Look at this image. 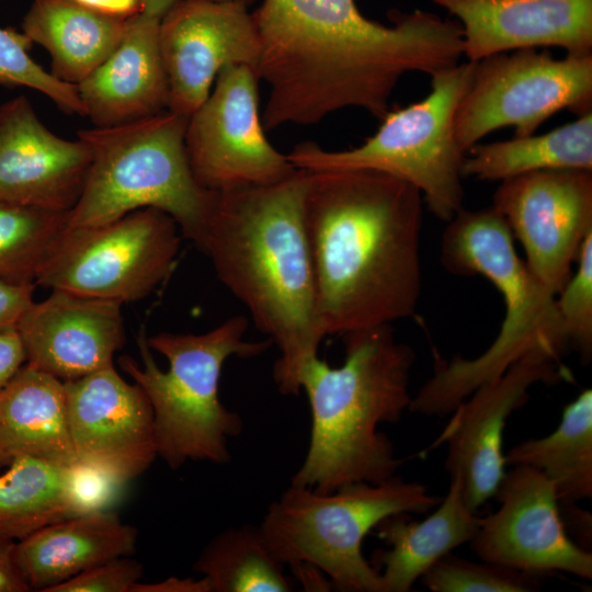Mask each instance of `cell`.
<instances>
[{
    "label": "cell",
    "mask_w": 592,
    "mask_h": 592,
    "mask_svg": "<svg viewBox=\"0 0 592 592\" xmlns=\"http://www.w3.org/2000/svg\"><path fill=\"white\" fill-rule=\"evenodd\" d=\"M15 542L0 536V592L30 591L14 560Z\"/></svg>",
    "instance_id": "39"
},
{
    "label": "cell",
    "mask_w": 592,
    "mask_h": 592,
    "mask_svg": "<svg viewBox=\"0 0 592 592\" xmlns=\"http://www.w3.org/2000/svg\"><path fill=\"white\" fill-rule=\"evenodd\" d=\"M133 478L114 463L78 457L67 466L66 496L71 516L111 511Z\"/></svg>",
    "instance_id": "33"
},
{
    "label": "cell",
    "mask_w": 592,
    "mask_h": 592,
    "mask_svg": "<svg viewBox=\"0 0 592 592\" xmlns=\"http://www.w3.org/2000/svg\"><path fill=\"white\" fill-rule=\"evenodd\" d=\"M244 316H234L201 334L160 332L137 344L143 365L130 356L119 365L145 391L153 412L157 454L177 469L189 460L225 465L229 441L243 430L241 417L219 399V379L231 356L252 358L271 340L248 341Z\"/></svg>",
    "instance_id": "6"
},
{
    "label": "cell",
    "mask_w": 592,
    "mask_h": 592,
    "mask_svg": "<svg viewBox=\"0 0 592 592\" xmlns=\"http://www.w3.org/2000/svg\"><path fill=\"white\" fill-rule=\"evenodd\" d=\"M440 259L451 273L489 280L503 297L505 316L499 334L479 356L436 357L433 375L411 397L409 411L445 417L527 354L544 352L560 360L570 351L556 295L520 259L510 228L492 206L462 208L448 220Z\"/></svg>",
    "instance_id": "5"
},
{
    "label": "cell",
    "mask_w": 592,
    "mask_h": 592,
    "mask_svg": "<svg viewBox=\"0 0 592 592\" xmlns=\"http://www.w3.org/2000/svg\"><path fill=\"white\" fill-rule=\"evenodd\" d=\"M67 214L0 202V280L35 283Z\"/></svg>",
    "instance_id": "30"
},
{
    "label": "cell",
    "mask_w": 592,
    "mask_h": 592,
    "mask_svg": "<svg viewBox=\"0 0 592 592\" xmlns=\"http://www.w3.org/2000/svg\"><path fill=\"white\" fill-rule=\"evenodd\" d=\"M92 162L89 146L53 134L21 95L0 106V202L67 213Z\"/></svg>",
    "instance_id": "17"
},
{
    "label": "cell",
    "mask_w": 592,
    "mask_h": 592,
    "mask_svg": "<svg viewBox=\"0 0 592 592\" xmlns=\"http://www.w3.org/2000/svg\"><path fill=\"white\" fill-rule=\"evenodd\" d=\"M592 112V55L554 58L548 52L520 49L475 62L470 84L454 117V132L467 151L497 129L514 137L533 135L551 115Z\"/></svg>",
    "instance_id": "11"
},
{
    "label": "cell",
    "mask_w": 592,
    "mask_h": 592,
    "mask_svg": "<svg viewBox=\"0 0 592 592\" xmlns=\"http://www.w3.org/2000/svg\"><path fill=\"white\" fill-rule=\"evenodd\" d=\"M208 1H217V2H242L244 4H248L252 0H208Z\"/></svg>",
    "instance_id": "43"
},
{
    "label": "cell",
    "mask_w": 592,
    "mask_h": 592,
    "mask_svg": "<svg viewBox=\"0 0 592 592\" xmlns=\"http://www.w3.org/2000/svg\"><path fill=\"white\" fill-rule=\"evenodd\" d=\"M422 213L421 193L388 174L310 171L305 220L326 337L414 315Z\"/></svg>",
    "instance_id": "2"
},
{
    "label": "cell",
    "mask_w": 592,
    "mask_h": 592,
    "mask_svg": "<svg viewBox=\"0 0 592 592\" xmlns=\"http://www.w3.org/2000/svg\"><path fill=\"white\" fill-rule=\"evenodd\" d=\"M159 24L143 13L129 18L117 47L77 84L86 115L96 127L132 123L168 109Z\"/></svg>",
    "instance_id": "21"
},
{
    "label": "cell",
    "mask_w": 592,
    "mask_h": 592,
    "mask_svg": "<svg viewBox=\"0 0 592 592\" xmlns=\"http://www.w3.org/2000/svg\"><path fill=\"white\" fill-rule=\"evenodd\" d=\"M181 238L175 220L153 207L101 225H66L35 284L121 304L139 300L170 275Z\"/></svg>",
    "instance_id": "10"
},
{
    "label": "cell",
    "mask_w": 592,
    "mask_h": 592,
    "mask_svg": "<svg viewBox=\"0 0 592 592\" xmlns=\"http://www.w3.org/2000/svg\"><path fill=\"white\" fill-rule=\"evenodd\" d=\"M505 465H527L554 485L559 503L592 498V390L584 389L562 411L550 434L512 447Z\"/></svg>",
    "instance_id": "27"
},
{
    "label": "cell",
    "mask_w": 592,
    "mask_h": 592,
    "mask_svg": "<svg viewBox=\"0 0 592 592\" xmlns=\"http://www.w3.org/2000/svg\"><path fill=\"white\" fill-rule=\"evenodd\" d=\"M492 207L521 242L530 271L557 296L592 232V171L544 170L501 181Z\"/></svg>",
    "instance_id": "13"
},
{
    "label": "cell",
    "mask_w": 592,
    "mask_h": 592,
    "mask_svg": "<svg viewBox=\"0 0 592 592\" xmlns=\"http://www.w3.org/2000/svg\"><path fill=\"white\" fill-rule=\"evenodd\" d=\"M64 386L78 457L114 463L132 478L152 464L158 456L153 412L140 386L128 384L113 365Z\"/></svg>",
    "instance_id": "19"
},
{
    "label": "cell",
    "mask_w": 592,
    "mask_h": 592,
    "mask_svg": "<svg viewBox=\"0 0 592 592\" xmlns=\"http://www.w3.org/2000/svg\"><path fill=\"white\" fill-rule=\"evenodd\" d=\"M137 530L112 511L67 517L15 542L14 560L30 591L55 587L135 551Z\"/></svg>",
    "instance_id": "22"
},
{
    "label": "cell",
    "mask_w": 592,
    "mask_h": 592,
    "mask_svg": "<svg viewBox=\"0 0 592 592\" xmlns=\"http://www.w3.org/2000/svg\"><path fill=\"white\" fill-rule=\"evenodd\" d=\"M440 501L421 482L398 476L328 493L289 485L270 504L259 526L285 567L311 565L337 591L384 592L379 570L363 555V539L384 519L424 514Z\"/></svg>",
    "instance_id": "8"
},
{
    "label": "cell",
    "mask_w": 592,
    "mask_h": 592,
    "mask_svg": "<svg viewBox=\"0 0 592 592\" xmlns=\"http://www.w3.org/2000/svg\"><path fill=\"white\" fill-rule=\"evenodd\" d=\"M578 266L556 296V306L570 351L587 363L592 356V232L577 258Z\"/></svg>",
    "instance_id": "34"
},
{
    "label": "cell",
    "mask_w": 592,
    "mask_h": 592,
    "mask_svg": "<svg viewBox=\"0 0 592 592\" xmlns=\"http://www.w3.org/2000/svg\"><path fill=\"white\" fill-rule=\"evenodd\" d=\"M187 122L168 110L123 125L80 130L92 162L67 226L101 225L153 207L170 215L182 237L202 250L217 193L202 187L192 173L185 150Z\"/></svg>",
    "instance_id": "7"
},
{
    "label": "cell",
    "mask_w": 592,
    "mask_h": 592,
    "mask_svg": "<svg viewBox=\"0 0 592 592\" xmlns=\"http://www.w3.org/2000/svg\"><path fill=\"white\" fill-rule=\"evenodd\" d=\"M121 307L118 301L52 289L18 323L26 364L61 382L113 365L125 343Z\"/></svg>",
    "instance_id": "18"
},
{
    "label": "cell",
    "mask_w": 592,
    "mask_h": 592,
    "mask_svg": "<svg viewBox=\"0 0 592 592\" xmlns=\"http://www.w3.org/2000/svg\"><path fill=\"white\" fill-rule=\"evenodd\" d=\"M66 471L39 458L14 459L0 475V536L18 542L70 517Z\"/></svg>",
    "instance_id": "29"
},
{
    "label": "cell",
    "mask_w": 592,
    "mask_h": 592,
    "mask_svg": "<svg viewBox=\"0 0 592 592\" xmlns=\"http://www.w3.org/2000/svg\"><path fill=\"white\" fill-rule=\"evenodd\" d=\"M421 522L409 514L390 515L375 531L389 548L373 554L384 592H408L434 563L476 535L480 517L465 502L459 481L451 479L447 494Z\"/></svg>",
    "instance_id": "24"
},
{
    "label": "cell",
    "mask_w": 592,
    "mask_h": 592,
    "mask_svg": "<svg viewBox=\"0 0 592 592\" xmlns=\"http://www.w3.org/2000/svg\"><path fill=\"white\" fill-rule=\"evenodd\" d=\"M209 592H289L294 583L260 526L240 525L216 535L193 566Z\"/></svg>",
    "instance_id": "28"
},
{
    "label": "cell",
    "mask_w": 592,
    "mask_h": 592,
    "mask_svg": "<svg viewBox=\"0 0 592 592\" xmlns=\"http://www.w3.org/2000/svg\"><path fill=\"white\" fill-rule=\"evenodd\" d=\"M544 170L592 171V112L542 135L476 144L465 155L462 174L501 182Z\"/></svg>",
    "instance_id": "26"
},
{
    "label": "cell",
    "mask_w": 592,
    "mask_h": 592,
    "mask_svg": "<svg viewBox=\"0 0 592 592\" xmlns=\"http://www.w3.org/2000/svg\"><path fill=\"white\" fill-rule=\"evenodd\" d=\"M35 285L0 280V332L16 330L20 319L34 303Z\"/></svg>",
    "instance_id": "36"
},
{
    "label": "cell",
    "mask_w": 592,
    "mask_h": 592,
    "mask_svg": "<svg viewBox=\"0 0 592 592\" xmlns=\"http://www.w3.org/2000/svg\"><path fill=\"white\" fill-rule=\"evenodd\" d=\"M32 44L23 32L0 27V84L35 89L62 111L86 115L77 86L57 79L36 64L29 55Z\"/></svg>",
    "instance_id": "32"
},
{
    "label": "cell",
    "mask_w": 592,
    "mask_h": 592,
    "mask_svg": "<svg viewBox=\"0 0 592 592\" xmlns=\"http://www.w3.org/2000/svg\"><path fill=\"white\" fill-rule=\"evenodd\" d=\"M96 11L129 19L141 13V0H71Z\"/></svg>",
    "instance_id": "41"
},
{
    "label": "cell",
    "mask_w": 592,
    "mask_h": 592,
    "mask_svg": "<svg viewBox=\"0 0 592 592\" xmlns=\"http://www.w3.org/2000/svg\"><path fill=\"white\" fill-rule=\"evenodd\" d=\"M338 367L319 356L300 377L311 428L307 454L291 485L328 493L355 482L377 483L402 464L380 424L398 422L409 408L414 352L395 338L391 325L343 335Z\"/></svg>",
    "instance_id": "4"
},
{
    "label": "cell",
    "mask_w": 592,
    "mask_h": 592,
    "mask_svg": "<svg viewBox=\"0 0 592 592\" xmlns=\"http://www.w3.org/2000/svg\"><path fill=\"white\" fill-rule=\"evenodd\" d=\"M130 592H209L206 581L201 578L194 580L192 578L179 579L169 578L157 583L137 582Z\"/></svg>",
    "instance_id": "40"
},
{
    "label": "cell",
    "mask_w": 592,
    "mask_h": 592,
    "mask_svg": "<svg viewBox=\"0 0 592 592\" xmlns=\"http://www.w3.org/2000/svg\"><path fill=\"white\" fill-rule=\"evenodd\" d=\"M127 24L71 0H33L22 29L50 54V73L77 86L113 53Z\"/></svg>",
    "instance_id": "25"
},
{
    "label": "cell",
    "mask_w": 592,
    "mask_h": 592,
    "mask_svg": "<svg viewBox=\"0 0 592 592\" xmlns=\"http://www.w3.org/2000/svg\"><path fill=\"white\" fill-rule=\"evenodd\" d=\"M26 362L25 351L16 330L0 332V390Z\"/></svg>",
    "instance_id": "38"
},
{
    "label": "cell",
    "mask_w": 592,
    "mask_h": 592,
    "mask_svg": "<svg viewBox=\"0 0 592 592\" xmlns=\"http://www.w3.org/2000/svg\"><path fill=\"white\" fill-rule=\"evenodd\" d=\"M309 178L296 169L275 183L216 192L201 250L278 348L273 378L285 396L299 395L303 369L326 338L305 220Z\"/></svg>",
    "instance_id": "3"
},
{
    "label": "cell",
    "mask_w": 592,
    "mask_h": 592,
    "mask_svg": "<svg viewBox=\"0 0 592 592\" xmlns=\"http://www.w3.org/2000/svg\"><path fill=\"white\" fill-rule=\"evenodd\" d=\"M499 508L480 517L469 542L480 560L522 571L551 574L563 571L592 579V553L566 532L550 480L527 465L504 474L494 494Z\"/></svg>",
    "instance_id": "15"
},
{
    "label": "cell",
    "mask_w": 592,
    "mask_h": 592,
    "mask_svg": "<svg viewBox=\"0 0 592 592\" xmlns=\"http://www.w3.org/2000/svg\"><path fill=\"white\" fill-rule=\"evenodd\" d=\"M20 457L61 466L78 458L64 382L29 364L0 390V470Z\"/></svg>",
    "instance_id": "23"
},
{
    "label": "cell",
    "mask_w": 592,
    "mask_h": 592,
    "mask_svg": "<svg viewBox=\"0 0 592 592\" xmlns=\"http://www.w3.org/2000/svg\"><path fill=\"white\" fill-rule=\"evenodd\" d=\"M178 0H141V13L161 20Z\"/></svg>",
    "instance_id": "42"
},
{
    "label": "cell",
    "mask_w": 592,
    "mask_h": 592,
    "mask_svg": "<svg viewBox=\"0 0 592 592\" xmlns=\"http://www.w3.org/2000/svg\"><path fill=\"white\" fill-rule=\"evenodd\" d=\"M475 62L441 69L431 77L429 94L417 103L388 112L378 130L363 145L327 151L316 144L297 145L288 160L311 172L375 171L414 186L439 219L451 220L463 207L462 167L465 152L454 132V117L468 89Z\"/></svg>",
    "instance_id": "9"
},
{
    "label": "cell",
    "mask_w": 592,
    "mask_h": 592,
    "mask_svg": "<svg viewBox=\"0 0 592 592\" xmlns=\"http://www.w3.org/2000/svg\"><path fill=\"white\" fill-rule=\"evenodd\" d=\"M433 1L457 18L467 61L549 46L592 55V0Z\"/></svg>",
    "instance_id": "20"
},
{
    "label": "cell",
    "mask_w": 592,
    "mask_h": 592,
    "mask_svg": "<svg viewBox=\"0 0 592 592\" xmlns=\"http://www.w3.org/2000/svg\"><path fill=\"white\" fill-rule=\"evenodd\" d=\"M571 379L560 360L533 352L501 376L474 390L452 412L434 445L446 443L445 469L459 481L466 504L476 511L497 492L504 476L503 430L536 384Z\"/></svg>",
    "instance_id": "14"
},
{
    "label": "cell",
    "mask_w": 592,
    "mask_h": 592,
    "mask_svg": "<svg viewBox=\"0 0 592 592\" xmlns=\"http://www.w3.org/2000/svg\"><path fill=\"white\" fill-rule=\"evenodd\" d=\"M159 46L169 83L168 110L190 117L228 65L258 75L260 41L242 2L178 0L159 24Z\"/></svg>",
    "instance_id": "16"
},
{
    "label": "cell",
    "mask_w": 592,
    "mask_h": 592,
    "mask_svg": "<svg viewBox=\"0 0 592 592\" xmlns=\"http://www.w3.org/2000/svg\"><path fill=\"white\" fill-rule=\"evenodd\" d=\"M141 576V563L124 556L94 566L50 592H130Z\"/></svg>",
    "instance_id": "35"
},
{
    "label": "cell",
    "mask_w": 592,
    "mask_h": 592,
    "mask_svg": "<svg viewBox=\"0 0 592 592\" xmlns=\"http://www.w3.org/2000/svg\"><path fill=\"white\" fill-rule=\"evenodd\" d=\"M251 14L258 77L270 86L266 129L350 106L382 119L405 75L431 76L463 56L460 24L426 11L401 14L392 26L364 18L354 0H264Z\"/></svg>",
    "instance_id": "1"
},
{
    "label": "cell",
    "mask_w": 592,
    "mask_h": 592,
    "mask_svg": "<svg viewBox=\"0 0 592 592\" xmlns=\"http://www.w3.org/2000/svg\"><path fill=\"white\" fill-rule=\"evenodd\" d=\"M258 79L247 66L224 67L214 91L189 117L186 156L195 180L206 190L271 184L297 169L265 138Z\"/></svg>",
    "instance_id": "12"
},
{
    "label": "cell",
    "mask_w": 592,
    "mask_h": 592,
    "mask_svg": "<svg viewBox=\"0 0 592 592\" xmlns=\"http://www.w3.org/2000/svg\"><path fill=\"white\" fill-rule=\"evenodd\" d=\"M560 517L569 537L579 547L591 551L592 515L577 503H559Z\"/></svg>",
    "instance_id": "37"
},
{
    "label": "cell",
    "mask_w": 592,
    "mask_h": 592,
    "mask_svg": "<svg viewBox=\"0 0 592 592\" xmlns=\"http://www.w3.org/2000/svg\"><path fill=\"white\" fill-rule=\"evenodd\" d=\"M546 576L485 560L470 561L449 553L420 579L434 592H531L540 588Z\"/></svg>",
    "instance_id": "31"
}]
</instances>
